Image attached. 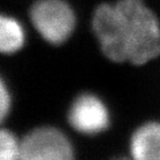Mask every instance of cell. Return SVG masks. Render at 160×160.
<instances>
[{"mask_svg": "<svg viewBox=\"0 0 160 160\" xmlns=\"http://www.w3.org/2000/svg\"><path fill=\"white\" fill-rule=\"evenodd\" d=\"M92 30L103 55L113 62L142 66L160 56V21L142 0L100 5Z\"/></svg>", "mask_w": 160, "mask_h": 160, "instance_id": "obj_1", "label": "cell"}, {"mask_svg": "<svg viewBox=\"0 0 160 160\" xmlns=\"http://www.w3.org/2000/svg\"><path fill=\"white\" fill-rule=\"evenodd\" d=\"M30 20L42 39L62 45L72 36L76 13L66 0H37L30 8Z\"/></svg>", "mask_w": 160, "mask_h": 160, "instance_id": "obj_2", "label": "cell"}, {"mask_svg": "<svg viewBox=\"0 0 160 160\" xmlns=\"http://www.w3.org/2000/svg\"><path fill=\"white\" fill-rule=\"evenodd\" d=\"M19 160H76L75 148L63 131L41 126L20 139Z\"/></svg>", "mask_w": 160, "mask_h": 160, "instance_id": "obj_3", "label": "cell"}, {"mask_svg": "<svg viewBox=\"0 0 160 160\" xmlns=\"http://www.w3.org/2000/svg\"><path fill=\"white\" fill-rule=\"evenodd\" d=\"M67 119L73 130L86 136L105 132L111 123L108 106L92 92H82L73 99L68 110Z\"/></svg>", "mask_w": 160, "mask_h": 160, "instance_id": "obj_4", "label": "cell"}, {"mask_svg": "<svg viewBox=\"0 0 160 160\" xmlns=\"http://www.w3.org/2000/svg\"><path fill=\"white\" fill-rule=\"evenodd\" d=\"M129 156L131 160H160V121H147L133 131Z\"/></svg>", "mask_w": 160, "mask_h": 160, "instance_id": "obj_5", "label": "cell"}, {"mask_svg": "<svg viewBox=\"0 0 160 160\" xmlns=\"http://www.w3.org/2000/svg\"><path fill=\"white\" fill-rule=\"evenodd\" d=\"M26 43V30L19 20L0 13V53L12 55Z\"/></svg>", "mask_w": 160, "mask_h": 160, "instance_id": "obj_6", "label": "cell"}, {"mask_svg": "<svg viewBox=\"0 0 160 160\" xmlns=\"http://www.w3.org/2000/svg\"><path fill=\"white\" fill-rule=\"evenodd\" d=\"M20 140L5 128H0V160H19Z\"/></svg>", "mask_w": 160, "mask_h": 160, "instance_id": "obj_7", "label": "cell"}, {"mask_svg": "<svg viewBox=\"0 0 160 160\" xmlns=\"http://www.w3.org/2000/svg\"><path fill=\"white\" fill-rule=\"evenodd\" d=\"M12 106V98L6 81L0 76V126L8 118Z\"/></svg>", "mask_w": 160, "mask_h": 160, "instance_id": "obj_8", "label": "cell"}, {"mask_svg": "<svg viewBox=\"0 0 160 160\" xmlns=\"http://www.w3.org/2000/svg\"><path fill=\"white\" fill-rule=\"evenodd\" d=\"M115 160H131L130 158H117V159Z\"/></svg>", "mask_w": 160, "mask_h": 160, "instance_id": "obj_9", "label": "cell"}]
</instances>
